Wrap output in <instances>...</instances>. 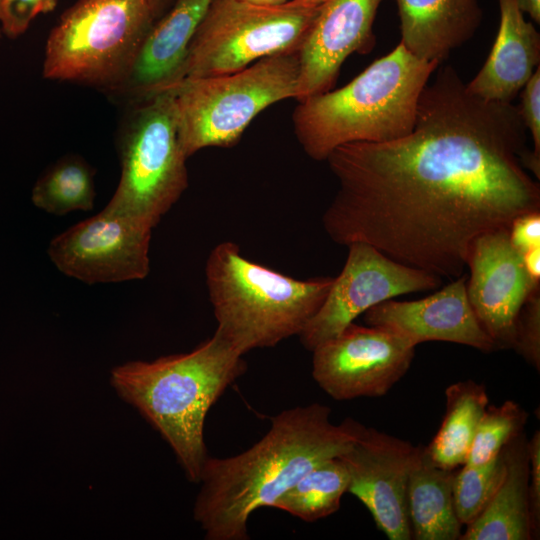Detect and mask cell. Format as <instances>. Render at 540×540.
I'll list each match as a JSON object with an SVG mask.
<instances>
[{
  "label": "cell",
  "mask_w": 540,
  "mask_h": 540,
  "mask_svg": "<svg viewBox=\"0 0 540 540\" xmlns=\"http://www.w3.org/2000/svg\"><path fill=\"white\" fill-rule=\"evenodd\" d=\"M527 441L522 432L504 447V478L484 511L466 526L461 540L532 539Z\"/></svg>",
  "instance_id": "obj_20"
},
{
  "label": "cell",
  "mask_w": 540,
  "mask_h": 540,
  "mask_svg": "<svg viewBox=\"0 0 540 540\" xmlns=\"http://www.w3.org/2000/svg\"><path fill=\"white\" fill-rule=\"evenodd\" d=\"M306 3L313 4V5H321L325 0H302Z\"/></svg>",
  "instance_id": "obj_36"
},
{
  "label": "cell",
  "mask_w": 540,
  "mask_h": 540,
  "mask_svg": "<svg viewBox=\"0 0 540 540\" xmlns=\"http://www.w3.org/2000/svg\"><path fill=\"white\" fill-rule=\"evenodd\" d=\"M95 197L94 172L90 165L81 157L66 156L38 178L31 199L44 212L63 216L93 209Z\"/></svg>",
  "instance_id": "obj_24"
},
{
  "label": "cell",
  "mask_w": 540,
  "mask_h": 540,
  "mask_svg": "<svg viewBox=\"0 0 540 540\" xmlns=\"http://www.w3.org/2000/svg\"><path fill=\"white\" fill-rule=\"evenodd\" d=\"M240 1L247 2L254 5H259V6H278V5H282L290 1H293V0H240Z\"/></svg>",
  "instance_id": "obj_35"
},
{
  "label": "cell",
  "mask_w": 540,
  "mask_h": 540,
  "mask_svg": "<svg viewBox=\"0 0 540 540\" xmlns=\"http://www.w3.org/2000/svg\"><path fill=\"white\" fill-rule=\"evenodd\" d=\"M243 356L215 331L190 352L130 361L112 370L111 383L117 393L168 442L192 482H199L208 458L207 413L245 373Z\"/></svg>",
  "instance_id": "obj_3"
},
{
  "label": "cell",
  "mask_w": 540,
  "mask_h": 540,
  "mask_svg": "<svg viewBox=\"0 0 540 540\" xmlns=\"http://www.w3.org/2000/svg\"><path fill=\"white\" fill-rule=\"evenodd\" d=\"M416 446L360 424L350 448L339 458L349 474V493L368 509L390 540L412 539L407 487Z\"/></svg>",
  "instance_id": "obj_13"
},
{
  "label": "cell",
  "mask_w": 540,
  "mask_h": 540,
  "mask_svg": "<svg viewBox=\"0 0 540 540\" xmlns=\"http://www.w3.org/2000/svg\"><path fill=\"white\" fill-rule=\"evenodd\" d=\"M156 20L149 0H78L48 35L44 78L114 92Z\"/></svg>",
  "instance_id": "obj_7"
},
{
  "label": "cell",
  "mask_w": 540,
  "mask_h": 540,
  "mask_svg": "<svg viewBox=\"0 0 540 540\" xmlns=\"http://www.w3.org/2000/svg\"><path fill=\"white\" fill-rule=\"evenodd\" d=\"M445 397L443 421L425 448L437 466L455 470L467 461L477 427L489 405V397L485 386L473 380L449 385Z\"/></svg>",
  "instance_id": "obj_22"
},
{
  "label": "cell",
  "mask_w": 540,
  "mask_h": 540,
  "mask_svg": "<svg viewBox=\"0 0 540 540\" xmlns=\"http://www.w3.org/2000/svg\"><path fill=\"white\" fill-rule=\"evenodd\" d=\"M59 0H0V30L8 38L24 34L40 14L55 10Z\"/></svg>",
  "instance_id": "obj_29"
},
{
  "label": "cell",
  "mask_w": 540,
  "mask_h": 540,
  "mask_svg": "<svg viewBox=\"0 0 540 540\" xmlns=\"http://www.w3.org/2000/svg\"><path fill=\"white\" fill-rule=\"evenodd\" d=\"M500 23L482 68L466 83L469 93L487 101L512 102L540 66V34L516 0H498Z\"/></svg>",
  "instance_id": "obj_18"
},
{
  "label": "cell",
  "mask_w": 540,
  "mask_h": 540,
  "mask_svg": "<svg viewBox=\"0 0 540 540\" xmlns=\"http://www.w3.org/2000/svg\"><path fill=\"white\" fill-rule=\"evenodd\" d=\"M537 370L540 368V287L535 288L515 321L512 347Z\"/></svg>",
  "instance_id": "obj_27"
},
{
  "label": "cell",
  "mask_w": 540,
  "mask_h": 540,
  "mask_svg": "<svg viewBox=\"0 0 540 540\" xmlns=\"http://www.w3.org/2000/svg\"><path fill=\"white\" fill-rule=\"evenodd\" d=\"M509 236L512 245L522 254L540 247V211L516 217L511 223Z\"/></svg>",
  "instance_id": "obj_31"
},
{
  "label": "cell",
  "mask_w": 540,
  "mask_h": 540,
  "mask_svg": "<svg viewBox=\"0 0 540 540\" xmlns=\"http://www.w3.org/2000/svg\"><path fill=\"white\" fill-rule=\"evenodd\" d=\"M319 8L302 0L278 6L212 0L173 83L230 74L299 50Z\"/></svg>",
  "instance_id": "obj_9"
},
{
  "label": "cell",
  "mask_w": 540,
  "mask_h": 540,
  "mask_svg": "<svg viewBox=\"0 0 540 540\" xmlns=\"http://www.w3.org/2000/svg\"><path fill=\"white\" fill-rule=\"evenodd\" d=\"M330 414L319 403L284 410L246 451L227 458L208 456L193 511L207 540H247L254 511L273 507L307 472L350 448L360 423L347 418L334 424Z\"/></svg>",
  "instance_id": "obj_2"
},
{
  "label": "cell",
  "mask_w": 540,
  "mask_h": 540,
  "mask_svg": "<svg viewBox=\"0 0 540 540\" xmlns=\"http://www.w3.org/2000/svg\"><path fill=\"white\" fill-rule=\"evenodd\" d=\"M381 0H325L299 49L296 100L329 91L351 54L375 44L373 23Z\"/></svg>",
  "instance_id": "obj_15"
},
{
  "label": "cell",
  "mask_w": 540,
  "mask_h": 540,
  "mask_svg": "<svg viewBox=\"0 0 540 540\" xmlns=\"http://www.w3.org/2000/svg\"><path fill=\"white\" fill-rule=\"evenodd\" d=\"M299 68L296 50L265 57L230 74L183 79L165 87L172 95L185 156L235 144L261 111L296 99Z\"/></svg>",
  "instance_id": "obj_6"
},
{
  "label": "cell",
  "mask_w": 540,
  "mask_h": 540,
  "mask_svg": "<svg viewBox=\"0 0 540 540\" xmlns=\"http://www.w3.org/2000/svg\"><path fill=\"white\" fill-rule=\"evenodd\" d=\"M467 275L438 292L415 301L379 303L364 313L369 326L389 329L414 346L428 341L466 345L485 353L496 345L479 323L467 297Z\"/></svg>",
  "instance_id": "obj_16"
},
{
  "label": "cell",
  "mask_w": 540,
  "mask_h": 540,
  "mask_svg": "<svg viewBox=\"0 0 540 540\" xmlns=\"http://www.w3.org/2000/svg\"><path fill=\"white\" fill-rule=\"evenodd\" d=\"M524 14H528L533 22L540 23V0H516Z\"/></svg>",
  "instance_id": "obj_33"
},
{
  "label": "cell",
  "mask_w": 540,
  "mask_h": 540,
  "mask_svg": "<svg viewBox=\"0 0 540 540\" xmlns=\"http://www.w3.org/2000/svg\"><path fill=\"white\" fill-rule=\"evenodd\" d=\"M439 66L399 43L345 86L299 101L293 124L300 145L310 158L323 161L345 144L409 134L421 93Z\"/></svg>",
  "instance_id": "obj_4"
},
{
  "label": "cell",
  "mask_w": 540,
  "mask_h": 540,
  "mask_svg": "<svg viewBox=\"0 0 540 540\" xmlns=\"http://www.w3.org/2000/svg\"><path fill=\"white\" fill-rule=\"evenodd\" d=\"M415 347L389 329L353 322L312 351V376L338 401L383 396L409 370Z\"/></svg>",
  "instance_id": "obj_12"
},
{
  "label": "cell",
  "mask_w": 540,
  "mask_h": 540,
  "mask_svg": "<svg viewBox=\"0 0 540 540\" xmlns=\"http://www.w3.org/2000/svg\"><path fill=\"white\" fill-rule=\"evenodd\" d=\"M212 0H173L146 34L132 68L113 92L146 98L169 86Z\"/></svg>",
  "instance_id": "obj_17"
},
{
  "label": "cell",
  "mask_w": 540,
  "mask_h": 540,
  "mask_svg": "<svg viewBox=\"0 0 540 540\" xmlns=\"http://www.w3.org/2000/svg\"><path fill=\"white\" fill-rule=\"evenodd\" d=\"M154 10L156 18L158 19L163 11L168 7L169 3L173 0H149Z\"/></svg>",
  "instance_id": "obj_34"
},
{
  "label": "cell",
  "mask_w": 540,
  "mask_h": 540,
  "mask_svg": "<svg viewBox=\"0 0 540 540\" xmlns=\"http://www.w3.org/2000/svg\"><path fill=\"white\" fill-rule=\"evenodd\" d=\"M527 416L525 410L512 400L500 406L488 405L477 427L465 464L480 465L495 458L523 432Z\"/></svg>",
  "instance_id": "obj_26"
},
{
  "label": "cell",
  "mask_w": 540,
  "mask_h": 540,
  "mask_svg": "<svg viewBox=\"0 0 540 540\" xmlns=\"http://www.w3.org/2000/svg\"><path fill=\"white\" fill-rule=\"evenodd\" d=\"M437 69L409 134L327 157L339 189L322 223L337 244L367 243L454 280L475 238L540 211V185L522 164L528 132L517 105L469 93L451 65Z\"/></svg>",
  "instance_id": "obj_1"
},
{
  "label": "cell",
  "mask_w": 540,
  "mask_h": 540,
  "mask_svg": "<svg viewBox=\"0 0 540 540\" xmlns=\"http://www.w3.org/2000/svg\"><path fill=\"white\" fill-rule=\"evenodd\" d=\"M506 472L504 449L492 460L480 464H464L455 473L453 500L462 525L472 523L486 508Z\"/></svg>",
  "instance_id": "obj_25"
},
{
  "label": "cell",
  "mask_w": 540,
  "mask_h": 540,
  "mask_svg": "<svg viewBox=\"0 0 540 540\" xmlns=\"http://www.w3.org/2000/svg\"><path fill=\"white\" fill-rule=\"evenodd\" d=\"M349 481L342 460L339 457L328 459L307 472L273 507L305 522H315L338 511Z\"/></svg>",
  "instance_id": "obj_23"
},
{
  "label": "cell",
  "mask_w": 540,
  "mask_h": 540,
  "mask_svg": "<svg viewBox=\"0 0 540 540\" xmlns=\"http://www.w3.org/2000/svg\"><path fill=\"white\" fill-rule=\"evenodd\" d=\"M142 100L120 133V179L104 208L154 228L188 186L187 157L171 92L165 88Z\"/></svg>",
  "instance_id": "obj_8"
},
{
  "label": "cell",
  "mask_w": 540,
  "mask_h": 540,
  "mask_svg": "<svg viewBox=\"0 0 540 540\" xmlns=\"http://www.w3.org/2000/svg\"><path fill=\"white\" fill-rule=\"evenodd\" d=\"M217 329L241 354L299 335L324 302L334 277L296 279L249 260L232 241L205 265Z\"/></svg>",
  "instance_id": "obj_5"
},
{
  "label": "cell",
  "mask_w": 540,
  "mask_h": 540,
  "mask_svg": "<svg viewBox=\"0 0 540 540\" xmlns=\"http://www.w3.org/2000/svg\"><path fill=\"white\" fill-rule=\"evenodd\" d=\"M517 105L522 122L530 133L533 149L524 157V166L536 177L540 176V66L521 89Z\"/></svg>",
  "instance_id": "obj_28"
},
{
  "label": "cell",
  "mask_w": 540,
  "mask_h": 540,
  "mask_svg": "<svg viewBox=\"0 0 540 540\" xmlns=\"http://www.w3.org/2000/svg\"><path fill=\"white\" fill-rule=\"evenodd\" d=\"M1 36H2V33H1V30H0V38H1Z\"/></svg>",
  "instance_id": "obj_37"
},
{
  "label": "cell",
  "mask_w": 540,
  "mask_h": 540,
  "mask_svg": "<svg viewBox=\"0 0 540 540\" xmlns=\"http://www.w3.org/2000/svg\"><path fill=\"white\" fill-rule=\"evenodd\" d=\"M400 43L419 59L441 64L482 22L479 0H394Z\"/></svg>",
  "instance_id": "obj_19"
},
{
  "label": "cell",
  "mask_w": 540,
  "mask_h": 540,
  "mask_svg": "<svg viewBox=\"0 0 540 540\" xmlns=\"http://www.w3.org/2000/svg\"><path fill=\"white\" fill-rule=\"evenodd\" d=\"M345 265L316 314L298 335L313 351L336 337L371 307L399 295L438 288L441 278L399 263L375 247L354 242L348 246Z\"/></svg>",
  "instance_id": "obj_10"
},
{
  "label": "cell",
  "mask_w": 540,
  "mask_h": 540,
  "mask_svg": "<svg viewBox=\"0 0 540 540\" xmlns=\"http://www.w3.org/2000/svg\"><path fill=\"white\" fill-rule=\"evenodd\" d=\"M152 230L104 208L55 236L47 253L60 272L87 284L140 280L150 271Z\"/></svg>",
  "instance_id": "obj_11"
},
{
  "label": "cell",
  "mask_w": 540,
  "mask_h": 540,
  "mask_svg": "<svg viewBox=\"0 0 540 540\" xmlns=\"http://www.w3.org/2000/svg\"><path fill=\"white\" fill-rule=\"evenodd\" d=\"M455 470L437 466L425 447L416 446L407 487L412 538L458 540L462 523L453 500Z\"/></svg>",
  "instance_id": "obj_21"
},
{
  "label": "cell",
  "mask_w": 540,
  "mask_h": 540,
  "mask_svg": "<svg viewBox=\"0 0 540 540\" xmlns=\"http://www.w3.org/2000/svg\"><path fill=\"white\" fill-rule=\"evenodd\" d=\"M525 270L535 284H540V247L532 248L522 254Z\"/></svg>",
  "instance_id": "obj_32"
},
{
  "label": "cell",
  "mask_w": 540,
  "mask_h": 540,
  "mask_svg": "<svg viewBox=\"0 0 540 540\" xmlns=\"http://www.w3.org/2000/svg\"><path fill=\"white\" fill-rule=\"evenodd\" d=\"M529 457L528 500L532 539L539 536L540 528V433L535 431L527 441Z\"/></svg>",
  "instance_id": "obj_30"
},
{
  "label": "cell",
  "mask_w": 540,
  "mask_h": 540,
  "mask_svg": "<svg viewBox=\"0 0 540 540\" xmlns=\"http://www.w3.org/2000/svg\"><path fill=\"white\" fill-rule=\"evenodd\" d=\"M467 267V297L479 323L497 349L511 348L519 311L540 284L533 283L528 276L522 253L510 241L509 229L475 238Z\"/></svg>",
  "instance_id": "obj_14"
}]
</instances>
